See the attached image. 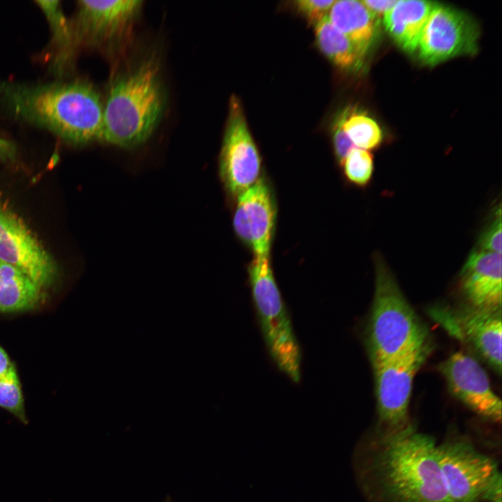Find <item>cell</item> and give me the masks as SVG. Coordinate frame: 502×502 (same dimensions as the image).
Masks as SVG:
<instances>
[{
	"instance_id": "16",
	"label": "cell",
	"mask_w": 502,
	"mask_h": 502,
	"mask_svg": "<svg viewBox=\"0 0 502 502\" xmlns=\"http://www.w3.org/2000/svg\"><path fill=\"white\" fill-rule=\"evenodd\" d=\"M327 17L365 57L376 38L379 19L361 1L354 0H335Z\"/></svg>"
},
{
	"instance_id": "26",
	"label": "cell",
	"mask_w": 502,
	"mask_h": 502,
	"mask_svg": "<svg viewBox=\"0 0 502 502\" xmlns=\"http://www.w3.org/2000/svg\"><path fill=\"white\" fill-rule=\"evenodd\" d=\"M334 0H299L295 6L307 20L314 25L327 17Z\"/></svg>"
},
{
	"instance_id": "22",
	"label": "cell",
	"mask_w": 502,
	"mask_h": 502,
	"mask_svg": "<svg viewBox=\"0 0 502 502\" xmlns=\"http://www.w3.org/2000/svg\"><path fill=\"white\" fill-rule=\"evenodd\" d=\"M0 407H2L24 423H27L20 383L14 365L0 378Z\"/></svg>"
},
{
	"instance_id": "3",
	"label": "cell",
	"mask_w": 502,
	"mask_h": 502,
	"mask_svg": "<svg viewBox=\"0 0 502 502\" xmlns=\"http://www.w3.org/2000/svg\"><path fill=\"white\" fill-rule=\"evenodd\" d=\"M16 111L75 144L101 139L103 103L98 93L82 82L22 89L13 98Z\"/></svg>"
},
{
	"instance_id": "11",
	"label": "cell",
	"mask_w": 502,
	"mask_h": 502,
	"mask_svg": "<svg viewBox=\"0 0 502 502\" xmlns=\"http://www.w3.org/2000/svg\"><path fill=\"white\" fill-rule=\"evenodd\" d=\"M439 370L457 399L480 416L501 423V401L475 358L463 352H455L440 364Z\"/></svg>"
},
{
	"instance_id": "9",
	"label": "cell",
	"mask_w": 502,
	"mask_h": 502,
	"mask_svg": "<svg viewBox=\"0 0 502 502\" xmlns=\"http://www.w3.org/2000/svg\"><path fill=\"white\" fill-rule=\"evenodd\" d=\"M478 30L464 13L446 6L433 8L423 28L418 51L420 60L434 66L477 51Z\"/></svg>"
},
{
	"instance_id": "18",
	"label": "cell",
	"mask_w": 502,
	"mask_h": 502,
	"mask_svg": "<svg viewBox=\"0 0 502 502\" xmlns=\"http://www.w3.org/2000/svg\"><path fill=\"white\" fill-rule=\"evenodd\" d=\"M41 289L18 268L0 261V311L13 312L36 306Z\"/></svg>"
},
{
	"instance_id": "10",
	"label": "cell",
	"mask_w": 502,
	"mask_h": 502,
	"mask_svg": "<svg viewBox=\"0 0 502 502\" xmlns=\"http://www.w3.org/2000/svg\"><path fill=\"white\" fill-rule=\"evenodd\" d=\"M0 261L18 268L42 288L50 284L56 273L54 261L43 246L1 201Z\"/></svg>"
},
{
	"instance_id": "8",
	"label": "cell",
	"mask_w": 502,
	"mask_h": 502,
	"mask_svg": "<svg viewBox=\"0 0 502 502\" xmlns=\"http://www.w3.org/2000/svg\"><path fill=\"white\" fill-rule=\"evenodd\" d=\"M220 174L234 197L261 177V160L239 100L231 96L220 155Z\"/></svg>"
},
{
	"instance_id": "17",
	"label": "cell",
	"mask_w": 502,
	"mask_h": 502,
	"mask_svg": "<svg viewBox=\"0 0 502 502\" xmlns=\"http://www.w3.org/2000/svg\"><path fill=\"white\" fill-rule=\"evenodd\" d=\"M435 6L428 1H397L383 15L386 30L403 50L413 52L417 50L423 28Z\"/></svg>"
},
{
	"instance_id": "23",
	"label": "cell",
	"mask_w": 502,
	"mask_h": 502,
	"mask_svg": "<svg viewBox=\"0 0 502 502\" xmlns=\"http://www.w3.org/2000/svg\"><path fill=\"white\" fill-rule=\"evenodd\" d=\"M37 3L47 16L56 42L60 44V47H66L73 40V33L61 10L59 1H38Z\"/></svg>"
},
{
	"instance_id": "4",
	"label": "cell",
	"mask_w": 502,
	"mask_h": 502,
	"mask_svg": "<svg viewBox=\"0 0 502 502\" xmlns=\"http://www.w3.org/2000/svg\"><path fill=\"white\" fill-rule=\"evenodd\" d=\"M374 294L366 340L372 365L402 354L428 335L382 258L374 257Z\"/></svg>"
},
{
	"instance_id": "14",
	"label": "cell",
	"mask_w": 502,
	"mask_h": 502,
	"mask_svg": "<svg viewBox=\"0 0 502 502\" xmlns=\"http://www.w3.org/2000/svg\"><path fill=\"white\" fill-rule=\"evenodd\" d=\"M443 323L450 333L471 346L499 374L501 372V311L467 307L443 312Z\"/></svg>"
},
{
	"instance_id": "7",
	"label": "cell",
	"mask_w": 502,
	"mask_h": 502,
	"mask_svg": "<svg viewBox=\"0 0 502 502\" xmlns=\"http://www.w3.org/2000/svg\"><path fill=\"white\" fill-rule=\"evenodd\" d=\"M432 351L429 335L402 354L372 365L379 427L376 435L411 425L409 405L414 377Z\"/></svg>"
},
{
	"instance_id": "13",
	"label": "cell",
	"mask_w": 502,
	"mask_h": 502,
	"mask_svg": "<svg viewBox=\"0 0 502 502\" xmlns=\"http://www.w3.org/2000/svg\"><path fill=\"white\" fill-rule=\"evenodd\" d=\"M74 33L93 44L113 43L128 30L142 8V1H79Z\"/></svg>"
},
{
	"instance_id": "12",
	"label": "cell",
	"mask_w": 502,
	"mask_h": 502,
	"mask_svg": "<svg viewBox=\"0 0 502 502\" xmlns=\"http://www.w3.org/2000/svg\"><path fill=\"white\" fill-rule=\"evenodd\" d=\"M275 220L271 190L260 177L236 197L233 225L236 234L252 250L254 257H269Z\"/></svg>"
},
{
	"instance_id": "24",
	"label": "cell",
	"mask_w": 502,
	"mask_h": 502,
	"mask_svg": "<svg viewBox=\"0 0 502 502\" xmlns=\"http://www.w3.org/2000/svg\"><path fill=\"white\" fill-rule=\"evenodd\" d=\"M501 208H495L492 218L480 234L478 250L501 253Z\"/></svg>"
},
{
	"instance_id": "2",
	"label": "cell",
	"mask_w": 502,
	"mask_h": 502,
	"mask_svg": "<svg viewBox=\"0 0 502 502\" xmlns=\"http://www.w3.org/2000/svg\"><path fill=\"white\" fill-rule=\"evenodd\" d=\"M159 67L155 59L149 58L112 82L103 105L101 139L130 148L150 137L165 106Z\"/></svg>"
},
{
	"instance_id": "15",
	"label": "cell",
	"mask_w": 502,
	"mask_h": 502,
	"mask_svg": "<svg viewBox=\"0 0 502 502\" xmlns=\"http://www.w3.org/2000/svg\"><path fill=\"white\" fill-rule=\"evenodd\" d=\"M501 253L472 251L459 273L460 290L469 307L501 311Z\"/></svg>"
},
{
	"instance_id": "27",
	"label": "cell",
	"mask_w": 502,
	"mask_h": 502,
	"mask_svg": "<svg viewBox=\"0 0 502 502\" xmlns=\"http://www.w3.org/2000/svg\"><path fill=\"white\" fill-rule=\"evenodd\" d=\"M365 6L371 12L372 15L376 17L378 19L381 16H383L387 12H388L397 2L395 0H384V1H372L366 0L361 1Z\"/></svg>"
},
{
	"instance_id": "1",
	"label": "cell",
	"mask_w": 502,
	"mask_h": 502,
	"mask_svg": "<svg viewBox=\"0 0 502 502\" xmlns=\"http://www.w3.org/2000/svg\"><path fill=\"white\" fill-rule=\"evenodd\" d=\"M366 469L369 490L380 502H450L435 441L411 425L376 435Z\"/></svg>"
},
{
	"instance_id": "21",
	"label": "cell",
	"mask_w": 502,
	"mask_h": 502,
	"mask_svg": "<svg viewBox=\"0 0 502 502\" xmlns=\"http://www.w3.org/2000/svg\"><path fill=\"white\" fill-rule=\"evenodd\" d=\"M342 166L345 177L351 183L365 187L370 183L374 174L373 155L369 151L356 147L347 155Z\"/></svg>"
},
{
	"instance_id": "19",
	"label": "cell",
	"mask_w": 502,
	"mask_h": 502,
	"mask_svg": "<svg viewBox=\"0 0 502 502\" xmlns=\"http://www.w3.org/2000/svg\"><path fill=\"white\" fill-rule=\"evenodd\" d=\"M314 32L320 50L336 66L348 71L358 70L363 66L364 57L327 17L314 25Z\"/></svg>"
},
{
	"instance_id": "20",
	"label": "cell",
	"mask_w": 502,
	"mask_h": 502,
	"mask_svg": "<svg viewBox=\"0 0 502 502\" xmlns=\"http://www.w3.org/2000/svg\"><path fill=\"white\" fill-rule=\"evenodd\" d=\"M342 126L357 148L372 150L382 142L383 132L380 126L374 119L362 111L345 108Z\"/></svg>"
},
{
	"instance_id": "28",
	"label": "cell",
	"mask_w": 502,
	"mask_h": 502,
	"mask_svg": "<svg viewBox=\"0 0 502 502\" xmlns=\"http://www.w3.org/2000/svg\"><path fill=\"white\" fill-rule=\"evenodd\" d=\"M13 146L8 141L0 138V159L7 160L14 155Z\"/></svg>"
},
{
	"instance_id": "5",
	"label": "cell",
	"mask_w": 502,
	"mask_h": 502,
	"mask_svg": "<svg viewBox=\"0 0 502 502\" xmlns=\"http://www.w3.org/2000/svg\"><path fill=\"white\" fill-rule=\"evenodd\" d=\"M257 320L269 356L293 382L301 380V349L267 257H254L248 270Z\"/></svg>"
},
{
	"instance_id": "25",
	"label": "cell",
	"mask_w": 502,
	"mask_h": 502,
	"mask_svg": "<svg viewBox=\"0 0 502 502\" xmlns=\"http://www.w3.org/2000/svg\"><path fill=\"white\" fill-rule=\"evenodd\" d=\"M344 117V109L336 116L332 126V139L334 151L336 159L340 165H342L350 151L356 148L344 130L342 126Z\"/></svg>"
},
{
	"instance_id": "6",
	"label": "cell",
	"mask_w": 502,
	"mask_h": 502,
	"mask_svg": "<svg viewBox=\"0 0 502 502\" xmlns=\"http://www.w3.org/2000/svg\"><path fill=\"white\" fill-rule=\"evenodd\" d=\"M436 455L450 502H501L496 463L469 439L451 436L436 445Z\"/></svg>"
},
{
	"instance_id": "29",
	"label": "cell",
	"mask_w": 502,
	"mask_h": 502,
	"mask_svg": "<svg viewBox=\"0 0 502 502\" xmlns=\"http://www.w3.org/2000/svg\"><path fill=\"white\" fill-rule=\"evenodd\" d=\"M13 364L10 362L6 351L0 347V378L4 376Z\"/></svg>"
}]
</instances>
